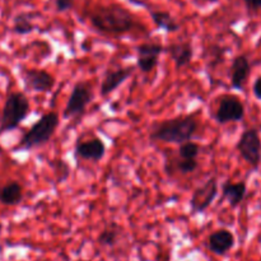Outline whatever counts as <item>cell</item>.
I'll return each instance as SVG.
<instances>
[{"mask_svg":"<svg viewBox=\"0 0 261 261\" xmlns=\"http://www.w3.org/2000/svg\"><path fill=\"white\" fill-rule=\"evenodd\" d=\"M89 22L97 31L109 35H124L139 27L135 15L119 4L96 7L89 13Z\"/></svg>","mask_w":261,"mask_h":261,"instance_id":"1","label":"cell"},{"mask_svg":"<svg viewBox=\"0 0 261 261\" xmlns=\"http://www.w3.org/2000/svg\"><path fill=\"white\" fill-rule=\"evenodd\" d=\"M198 127L199 121L194 115H180L154 122L149 129V138L155 142L182 144L191 140Z\"/></svg>","mask_w":261,"mask_h":261,"instance_id":"2","label":"cell"},{"mask_svg":"<svg viewBox=\"0 0 261 261\" xmlns=\"http://www.w3.org/2000/svg\"><path fill=\"white\" fill-rule=\"evenodd\" d=\"M59 115L56 112H46L23 134L22 139L15 147L17 150H31L47 144L59 126Z\"/></svg>","mask_w":261,"mask_h":261,"instance_id":"3","label":"cell"},{"mask_svg":"<svg viewBox=\"0 0 261 261\" xmlns=\"http://www.w3.org/2000/svg\"><path fill=\"white\" fill-rule=\"evenodd\" d=\"M31 111L30 101L22 92L8 94L0 115V134L17 129Z\"/></svg>","mask_w":261,"mask_h":261,"instance_id":"4","label":"cell"},{"mask_svg":"<svg viewBox=\"0 0 261 261\" xmlns=\"http://www.w3.org/2000/svg\"><path fill=\"white\" fill-rule=\"evenodd\" d=\"M94 91L93 86L89 82L83 81L74 84L71 93L69 96L66 106L64 109V119L69 120L73 117L82 116L86 112L88 105L93 101Z\"/></svg>","mask_w":261,"mask_h":261,"instance_id":"5","label":"cell"},{"mask_svg":"<svg viewBox=\"0 0 261 261\" xmlns=\"http://www.w3.org/2000/svg\"><path fill=\"white\" fill-rule=\"evenodd\" d=\"M236 149L245 162L249 163L254 168H257L261 163V138L259 130L246 129L237 142Z\"/></svg>","mask_w":261,"mask_h":261,"instance_id":"6","label":"cell"},{"mask_svg":"<svg viewBox=\"0 0 261 261\" xmlns=\"http://www.w3.org/2000/svg\"><path fill=\"white\" fill-rule=\"evenodd\" d=\"M245 117V106L241 99L233 94H224L219 98L214 119L218 124L224 125L228 122L242 121Z\"/></svg>","mask_w":261,"mask_h":261,"instance_id":"7","label":"cell"},{"mask_svg":"<svg viewBox=\"0 0 261 261\" xmlns=\"http://www.w3.org/2000/svg\"><path fill=\"white\" fill-rule=\"evenodd\" d=\"M23 86L25 91L48 93L55 87V76L42 69H22L20 71Z\"/></svg>","mask_w":261,"mask_h":261,"instance_id":"8","label":"cell"},{"mask_svg":"<svg viewBox=\"0 0 261 261\" xmlns=\"http://www.w3.org/2000/svg\"><path fill=\"white\" fill-rule=\"evenodd\" d=\"M218 195V180L211 177L194 190L190 199V209L193 214L204 213L212 205Z\"/></svg>","mask_w":261,"mask_h":261,"instance_id":"9","label":"cell"},{"mask_svg":"<svg viewBox=\"0 0 261 261\" xmlns=\"http://www.w3.org/2000/svg\"><path fill=\"white\" fill-rule=\"evenodd\" d=\"M106 154V144L101 138H91L86 142H76L74 155L79 160L99 162Z\"/></svg>","mask_w":261,"mask_h":261,"instance_id":"10","label":"cell"},{"mask_svg":"<svg viewBox=\"0 0 261 261\" xmlns=\"http://www.w3.org/2000/svg\"><path fill=\"white\" fill-rule=\"evenodd\" d=\"M250 73H251V64H250L249 58L246 55H237L232 60L231 70H229L232 88L242 91L245 83L249 79Z\"/></svg>","mask_w":261,"mask_h":261,"instance_id":"11","label":"cell"},{"mask_svg":"<svg viewBox=\"0 0 261 261\" xmlns=\"http://www.w3.org/2000/svg\"><path fill=\"white\" fill-rule=\"evenodd\" d=\"M133 71H134L133 66H125V68H117L116 70L107 71L105 78L102 79L101 87H99V93H101V96H109L115 89L119 88L132 75Z\"/></svg>","mask_w":261,"mask_h":261,"instance_id":"12","label":"cell"},{"mask_svg":"<svg viewBox=\"0 0 261 261\" xmlns=\"http://www.w3.org/2000/svg\"><path fill=\"white\" fill-rule=\"evenodd\" d=\"M166 51L175 63L176 69H182L190 65L194 58V47L190 41L182 42H173L166 47Z\"/></svg>","mask_w":261,"mask_h":261,"instance_id":"13","label":"cell"},{"mask_svg":"<svg viewBox=\"0 0 261 261\" xmlns=\"http://www.w3.org/2000/svg\"><path fill=\"white\" fill-rule=\"evenodd\" d=\"M234 246V236L228 229H218L208 239V247L213 254L224 255Z\"/></svg>","mask_w":261,"mask_h":261,"instance_id":"14","label":"cell"},{"mask_svg":"<svg viewBox=\"0 0 261 261\" xmlns=\"http://www.w3.org/2000/svg\"><path fill=\"white\" fill-rule=\"evenodd\" d=\"M247 186L246 182L241 181V182H226L222 186V195H223L224 200L229 203L232 208H236L240 204L244 201L245 196H246Z\"/></svg>","mask_w":261,"mask_h":261,"instance_id":"15","label":"cell"},{"mask_svg":"<svg viewBox=\"0 0 261 261\" xmlns=\"http://www.w3.org/2000/svg\"><path fill=\"white\" fill-rule=\"evenodd\" d=\"M23 200V188L17 181H12L0 188V203L3 205L14 206Z\"/></svg>","mask_w":261,"mask_h":261,"instance_id":"16","label":"cell"},{"mask_svg":"<svg viewBox=\"0 0 261 261\" xmlns=\"http://www.w3.org/2000/svg\"><path fill=\"white\" fill-rule=\"evenodd\" d=\"M150 18L153 23L157 25L160 30L166 31L168 33H173L180 31V24L176 22L175 18L171 15V13L165 12V10H150Z\"/></svg>","mask_w":261,"mask_h":261,"instance_id":"17","label":"cell"},{"mask_svg":"<svg viewBox=\"0 0 261 261\" xmlns=\"http://www.w3.org/2000/svg\"><path fill=\"white\" fill-rule=\"evenodd\" d=\"M33 30H35V24H33L32 15L30 13H20L15 15L13 20V32L19 36H24L33 32Z\"/></svg>","mask_w":261,"mask_h":261,"instance_id":"18","label":"cell"},{"mask_svg":"<svg viewBox=\"0 0 261 261\" xmlns=\"http://www.w3.org/2000/svg\"><path fill=\"white\" fill-rule=\"evenodd\" d=\"M120 228L117 224L111 223L107 226L98 236V244L102 246H114L119 240Z\"/></svg>","mask_w":261,"mask_h":261,"instance_id":"19","label":"cell"},{"mask_svg":"<svg viewBox=\"0 0 261 261\" xmlns=\"http://www.w3.org/2000/svg\"><path fill=\"white\" fill-rule=\"evenodd\" d=\"M165 51V46L158 42H144L137 47L138 56H160Z\"/></svg>","mask_w":261,"mask_h":261,"instance_id":"20","label":"cell"},{"mask_svg":"<svg viewBox=\"0 0 261 261\" xmlns=\"http://www.w3.org/2000/svg\"><path fill=\"white\" fill-rule=\"evenodd\" d=\"M199 153H200V145L191 140L182 143L178 148V155L182 160H193V158L198 157Z\"/></svg>","mask_w":261,"mask_h":261,"instance_id":"21","label":"cell"},{"mask_svg":"<svg viewBox=\"0 0 261 261\" xmlns=\"http://www.w3.org/2000/svg\"><path fill=\"white\" fill-rule=\"evenodd\" d=\"M160 56H138L137 66L142 73H150L158 65Z\"/></svg>","mask_w":261,"mask_h":261,"instance_id":"22","label":"cell"},{"mask_svg":"<svg viewBox=\"0 0 261 261\" xmlns=\"http://www.w3.org/2000/svg\"><path fill=\"white\" fill-rule=\"evenodd\" d=\"M198 167L199 163L196 158H193V160H182V158H180V161L176 162V171L182 173V175H189V173L195 172Z\"/></svg>","mask_w":261,"mask_h":261,"instance_id":"23","label":"cell"},{"mask_svg":"<svg viewBox=\"0 0 261 261\" xmlns=\"http://www.w3.org/2000/svg\"><path fill=\"white\" fill-rule=\"evenodd\" d=\"M55 163V173L58 176V182H64L70 173V168H69L68 163L64 162L63 160H56Z\"/></svg>","mask_w":261,"mask_h":261,"instance_id":"24","label":"cell"},{"mask_svg":"<svg viewBox=\"0 0 261 261\" xmlns=\"http://www.w3.org/2000/svg\"><path fill=\"white\" fill-rule=\"evenodd\" d=\"M74 7V0H55V8L59 13L70 10Z\"/></svg>","mask_w":261,"mask_h":261,"instance_id":"25","label":"cell"},{"mask_svg":"<svg viewBox=\"0 0 261 261\" xmlns=\"http://www.w3.org/2000/svg\"><path fill=\"white\" fill-rule=\"evenodd\" d=\"M245 7L249 12H257L261 10V0H244Z\"/></svg>","mask_w":261,"mask_h":261,"instance_id":"26","label":"cell"},{"mask_svg":"<svg viewBox=\"0 0 261 261\" xmlns=\"http://www.w3.org/2000/svg\"><path fill=\"white\" fill-rule=\"evenodd\" d=\"M252 92H254V96L261 101V75L257 76L256 81L254 82V86H252Z\"/></svg>","mask_w":261,"mask_h":261,"instance_id":"27","label":"cell"},{"mask_svg":"<svg viewBox=\"0 0 261 261\" xmlns=\"http://www.w3.org/2000/svg\"><path fill=\"white\" fill-rule=\"evenodd\" d=\"M208 3H212V4H214V3H218L219 0H206Z\"/></svg>","mask_w":261,"mask_h":261,"instance_id":"28","label":"cell"}]
</instances>
